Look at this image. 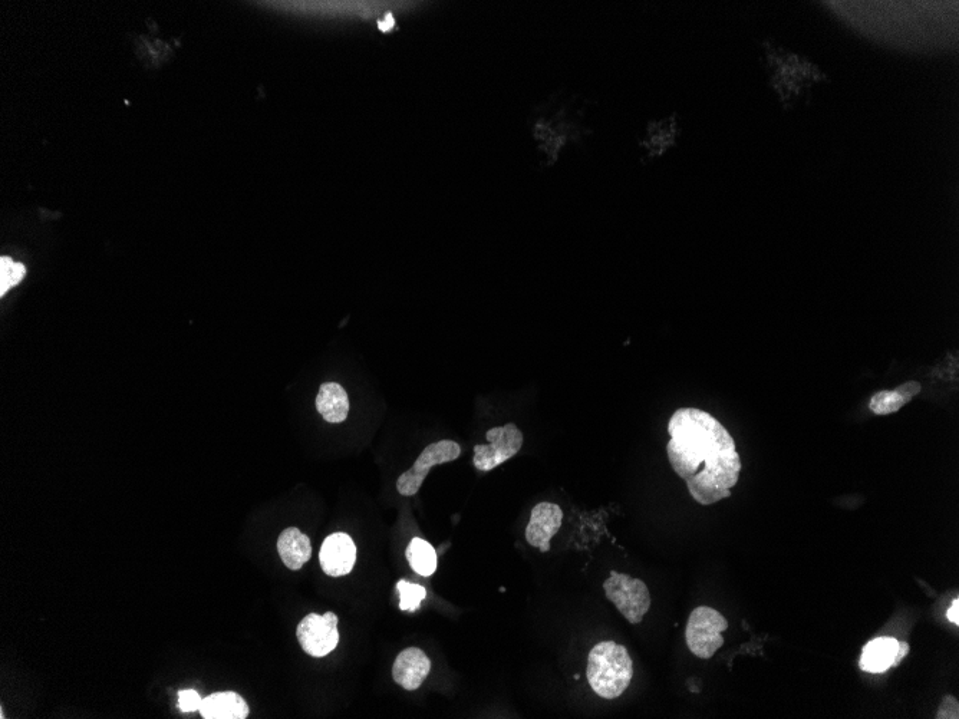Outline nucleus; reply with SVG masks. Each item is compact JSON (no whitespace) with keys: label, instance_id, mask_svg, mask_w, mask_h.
<instances>
[{"label":"nucleus","instance_id":"f257e3e1","mask_svg":"<svg viewBox=\"0 0 959 719\" xmlns=\"http://www.w3.org/2000/svg\"><path fill=\"white\" fill-rule=\"evenodd\" d=\"M668 434V460L691 497L701 506L731 497L743 464L727 428L708 412L685 407L672 414Z\"/></svg>","mask_w":959,"mask_h":719},{"label":"nucleus","instance_id":"f03ea898","mask_svg":"<svg viewBox=\"0 0 959 719\" xmlns=\"http://www.w3.org/2000/svg\"><path fill=\"white\" fill-rule=\"evenodd\" d=\"M760 49L767 82L784 111L810 107L815 88L830 81L827 72L812 59L784 48L773 39H763Z\"/></svg>","mask_w":959,"mask_h":719},{"label":"nucleus","instance_id":"7ed1b4c3","mask_svg":"<svg viewBox=\"0 0 959 719\" xmlns=\"http://www.w3.org/2000/svg\"><path fill=\"white\" fill-rule=\"evenodd\" d=\"M586 676L598 697L616 699L631 685L634 662L625 646L614 641L601 642L589 652Z\"/></svg>","mask_w":959,"mask_h":719},{"label":"nucleus","instance_id":"20e7f679","mask_svg":"<svg viewBox=\"0 0 959 719\" xmlns=\"http://www.w3.org/2000/svg\"><path fill=\"white\" fill-rule=\"evenodd\" d=\"M588 133V128L583 127L580 120L579 111L563 98L558 104L546 107L533 124V135L540 153L545 155L546 163L550 166L559 160L560 153L566 147L582 140Z\"/></svg>","mask_w":959,"mask_h":719},{"label":"nucleus","instance_id":"39448f33","mask_svg":"<svg viewBox=\"0 0 959 719\" xmlns=\"http://www.w3.org/2000/svg\"><path fill=\"white\" fill-rule=\"evenodd\" d=\"M727 629L728 620L718 610L698 606L692 610L685 628L687 648L697 658L711 659L718 649L723 648V633Z\"/></svg>","mask_w":959,"mask_h":719},{"label":"nucleus","instance_id":"423d86ee","mask_svg":"<svg viewBox=\"0 0 959 719\" xmlns=\"http://www.w3.org/2000/svg\"><path fill=\"white\" fill-rule=\"evenodd\" d=\"M605 596L631 625H639L652 605L651 593L641 579L612 570L603 583Z\"/></svg>","mask_w":959,"mask_h":719},{"label":"nucleus","instance_id":"0eeeda50","mask_svg":"<svg viewBox=\"0 0 959 719\" xmlns=\"http://www.w3.org/2000/svg\"><path fill=\"white\" fill-rule=\"evenodd\" d=\"M489 444L474 445V467L483 473L494 470L513 458L523 447L522 431L517 425L506 424L491 428L486 434Z\"/></svg>","mask_w":959,"mask_h":719},{"label":"nucleus","instance_id":"6e6552de","mask_svg":"<svg viewBox=\"0 0 959 719\" xmlns=\"http://www.w3.org/2000/svg\"><path fill=\"white\" fill-rule=\"evenodd\" d=\"M461 455V447L456 441H437L424 448L418 460L410 470L402 473L397 480V490L401 496L413 497L423 487L425 478L435 465L451 463Z\"/></svg>","mask_w":959,"mask_h":719},{"label":"nucleus","instance_id":"1a4fd4ad","mask_svg":"<svg viewBox=\"0 0 959 719\" xmlns=\"http://www.w3.org/2000/svg\"><path fill=\"white\" fill-rule=\"evenodd\" d=\"M338 616L334 612L325 615L309 613L298 625V641L303 651L313 658H324L334 652L339 643Z\"/></svg>","mask_w":959,"mask_h":719},{"label":"nucleus","instance_id":"9d476101","mask_svg":"<svg viewBox=\"0 0 959 719\" xmlns=\"http://www.w3.org/2000/svg\"><path fill=\"white\" fill-rule=\"evenodd\" d=\"M681 127L677 114L661 120L649 121L645 134L639 140L644 163L658 160L662 155L677 145L680 140Z\"/></svg>","mask_w":959,"mask_h":719},{"label":"nucleus","instance_id":"9b49d317","mask_svg":"<svg viewBox=\"0 0 959 719\" xmlns=\"http://www.w3.org/2000/svg\"><path fill=\"white\" fill-rule=\"evenodd\" d=\"M319 563L328 576L349 575L357 563V546L354 540L346 533H334L326 537L319 552Z\"/></svg>","mask_w":959,"mask_h":719},{"label":"nucleus","instance_id":"f8f14e48","mask_svg":"<svg viewBox=\"0 0 959 719\" xmlns=\"http://www.w3.org/2000/svg\"><path fill=\"white\" fill-rule=\"evenodd\" d=\"M563 523V510L558 504L543 503L533 507L532 516L526 527V540L542 553L550 550V542L559 533Z\"/></svg>","mask_w":959,"mask_h":719},{"label":"nucleus","instance_id":"ddd939ff","mask_svg":"<svg viewBox=\"0 0 959 719\" xmlns=\"http://www.w3.org/2000/svg\"><path fill=\"white\" fill-rule=\"evenodd\" d=\"M431 661L421 649L402 651L392 666V678L407 691H417L430 675Z\"/></svg>","mask_w":959,"mask_h":719},{"label":"nucleus","instance_id":"4468645a","mask_svg":"<svg viewBox=\"0 0 959 719\" xmlns=\"http://www.w3.org/2000/svg\"><path fill=\"white\" fill-rule=\"evenodd\" d=\"M899 641L895 638H876L866 643L859 659V668L868 674H885L893 668Z\"/></svg>","mask_w":959,"mask_h":719},{"label":"nucleus","instance_id":"2eb2a0df","mask_svg":"<svg viewBox=\"0 0 959 719\" xmlns=\"http://www.w3.org/2000/svg\"><path fill=\"white\" fill-rule=\"evenodd\" d=\"M278 552L283 565L288 569L301 570L312 557L311 539L296 527H289L280 533Z\"/></svg>","mask_w":959,"mask_h":719},{"label":"nucleus","instance_id":"dca6fc26","mask_svg":"<svg viewBox=\"0 0 959 719\" xmlns=\"http://www.w3.org/2000/svg\"><path fill=\"white\" fill-rule=\"evenodd\" d=\"M200 714L204 719H246L250 709L236 692H217L203 699Z\"/></svg>","mask_w":959,"mask_h":719},{"label":"nucleus","instance_id":"f3484780","mask_svg":"<svg viewBox=\"0 0 959 719\" xmlns=\"http://www.w3.org/2000/svg\"><path fill=\"white\" fill-rule=\"evenodd\" d=\"M316 410L331 424L344 422L349 414V398L345 389L336 382H326L319 388Z\"/></svg>","mask_w":959,"mask_h":719},{"label":"nucleus","instance_id":"a211bd4d","mask_svg":"<svg viewBox=\"0 0 959 719\" xmlns=\"http://www.w3.org/2000/svg\"><path fill=\"white\" fill-rule=\"evenodd\" d=\"M921 392V384L916 381H909L906 384L899 385L892 391H879L870 398L869 408L873 414L889 415L895 414L905 407L906 404Z\"/></svg>","mask_w":959,"mask_h":719},{"label":"nucleus","instance_id":"6ab92c4d","mask_svg":"<svg viewBox=\"0 0 959 719\" xmlns=\"http://www.w3.org/2000/svg\"><path fill=\"white\" fill-rule=\"evenodd\" d=\"M405 556H407L411 569H413L417 575L430 577L433 576L435 570H437V553H435L434 547L431 546L430 543L425 542V540L420 539V537H415V539L411 540Z\"/></svg>","mask_w":959,"mask_h":719},{"label":"nucleus","instance_id":"aec40b11","mask_svg":"<svg viewBox=\"0 0 959 719\" xmlns=\"http://www.w3.org/2000/svg\"><path fill=\"white\" fill-rule=\"evenodd\" d=\"M25 276V265L13 262L8 256L0 257V296L3 298L9 290L18 286Z\"/></svg>","mask_w":959,"mask_h":719},{"label":"nucleus","instance_id":"412c9836","mask_svg":"<svg viewBox=\"0 0 959 719\" xmlns=\"http://www.w3.org/2000/svg\"><path fill=\"white\" fill-rule=\"evenodd\" d=\"M397 590L400 593V609L404 612H415L420 609L421 602L427 596L425 587L417 583L405 582V580L397 583Z\"/></svg>","mask_w":959,"mask_h":719},{"label":"nucleus","instance_id":"4be33fe9","mask_svg":"<svg viewBox=\"0 0 959 719\" xmlns=\"http://www.w3.org/2000/svg\"><path fill=\"white\" fill-rule=\"evenodd\" d=\"M201 702H203V698L200 697L199 692L193 691V689L179 692V708L183 712L200 711Z\"/></svg>","mask_w":959,"mask_h":719},{"label":"nucleus","instance_id":"5701e85b","mask_svg":"<svg viewBox=\"0 0 959 719\" xmlns=\"http://www.w3.org/2000/svg\"><path fill=\"white\" fill-rule=\"evenodd\" d=\"M937 719H958L959 718V702L958 699L952 697V695H947L942 699L941 705H939L937 711Z\"/></svg>","mask_w":959,"mask_h":719},{"label":"nucleus","instance_id":"b1692460","mask_svg":"<svg viewBox=\"0 0 959 719\" xmlns=\"http://www.w3.org/2000/svg\"><path fill=\"white\" fill-rule=\"evenodd\" d=\"M909 649H911L909 648V643L899 642L898 653H896L895 662H893V668L901 665V662L904 661L906 656H908Z\"/></svg>","mask_w":959,"mask_h":719},{"label":"nucleus","instance_id":"393cba45","mask_svg":"<svg viewBox=\"0 0 959 719\" xmlns=\"http://www.w3.org/2000/svg\"><path fill=\"white\" fill-rule=\"evenodd\" d=\"M947 618L949 622L954 623L955 626L959 625V600L954 599L952 602L951 608L948 609Z\"/></svg>","mask_w":959,"mask_h":719}]
</instances>
